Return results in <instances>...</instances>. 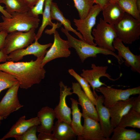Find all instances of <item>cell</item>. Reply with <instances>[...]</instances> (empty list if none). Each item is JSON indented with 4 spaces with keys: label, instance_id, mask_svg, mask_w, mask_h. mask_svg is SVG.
<instances>
[{
    "label": "cell",
    "instance_id": "31",
    "mask_svg": "<svg viewBox=\"0 0 140 140\" xmlns=\"http://www.w3.org/2000/svg\"><path fill=\"white\" fill-rule=\"evenodd\" d=\"M74 6L78 12L80 19L87 16L94 3V0H73Z\"/></svg>",
    "mask_w": 140,
    "mask_h": 140
},
{
    "label": "cell",
    "instance_id": "23",
    "mask_svg": "<svg viewBox=\"0 0 140 140\" xmlns=\"http://www.w3.org/2000/svg\"><path fill=\"white\" fill-rule=\"evenodd\" d=\"M51 20H57L63 25L65 29L68 31L72 32L82 41H85L84 38L79 32L73 29L71 26L70 21L64 16L63 13L59 9L57 3L52 2L51 6Z\"/></svg>",
    "mask_w": 140,
    "mask_h": 140
},
{
    "label": "cell",
    "instance_id": "2",
    "mask_svg": "<svg viewBox=\"0 0 140 140\" xmlns=\"http://www.w3.org/2000/svg\"><path fill=\"white\" fill-rule=\"evenodd\" d=\"M11 15V17L10 18L2 16L1 31H4L8 33L14 31L27 32L32 29H36L39 24V17L33 16L29 11L14 12Z\"/></svg>",
    "mask_w": 140,
    "mask_h": 140
},
{
    "label": "cell",
    "instance_id": "28",
    "mask_svg": "<svg viewBox=\"0 0 140 140\" xmlns=\"http://www.w3.org/2000/svg\"><path fill=\"white\" fill-rule=\"evenodd\" d=\"M1 3L5 4V10L11 15L16 12H27L29 9L24 0H1Z\"/></svg>",
    "mask_w": 140,
    "mask_h": 140
},
{
    "label": "cell",
    "instance_id": "16",
    "mask_svg": "<svg viewBox=\"0 0 140 140\" xmlns=\"http://www.w3.org/2000/svg\"><path fill=\"white\" fill-rule=\"evenodd\" d=\"M83 117L84 123L82 134L78 136V140H107L103 135L98 121L87 116Z\"/></svg>",
    "mask_w": 140,
    "mask_h": 140
},
{
    "label": "cell",
    "instance_id": "3",
    "mask_svg": "<svg viewBox=\"0 0 140 140\" xmlns=\"http://www.w3.org/2000/svg\"><path fill=\"white\" fill-rule=\"evenodd\" d=\"M67 38L69 48H73L75 50L82 62L89 57L96 58L99 54L105 55H111L117 59L118 62H121L122 58L114 52L90 44L85 41L78 40L72 36L68 31L63 27L61 29Z\"/></svg>",
    "mask_w": 140,
    "mask_h": 140
},
{
    "label": "cell",
    "instance_id": "40",
    "mask_svg": "<svg viewBox=\"0 0 140 140\" xmlns=\"http://www.w3.org/2000/svg\"><path fill=\"white\" fill-rule=\"evenodd\" d=\"M39 0H24L25 2L29 8H32Z\"/></svg>",
    "mask_w": 140,
    "mask_h": 140
},
{
    "label": "cell",
    "instance_id": "7",
    "mask_svg": "<svg viewBox=\"0 0 140 140\" xmlns=\"http://www.w3.org/2000/svg\"><path fill=\"white\" fill-rule=\"evenodd\" d=\"M56 29V28H52L50 30L46 29L45 31L48 34H54V41L43 59L41 64L43 67L53 60L59 58H67L71 54L67 41L62 39Z\"/></svg>",
    "mask_w": 140,
    "mask_h": 140
},
{
    "label": "cell",
    "instance_id": "29",
    "mask_svg": "<svg viewBox=\"0 0 140 140\" xmlns=\"http://www.w3.org/2000/svg\"><path fill=\"white\" fill-rule=\"evenodd\" d=\"M68 71L69 73L77 80L84 92L95 106L96 102V98L90 89V86L88 82L73 69H69Z\"/></svg>",
    "mask_w": 140,
    "mask_h": 140
},
{
    "label": "cell",
    "instance_id": "41",
    "mask_svg": "<svg viewBox=\"0 0 140 140\" xmlns=\"http://www.w3.org/2000/svg\"><path fill=\"white\" fill-rule=\"evenodd\" d=\"M4 7L0 5V12L1 13L4 17L7 18H10L11 17V15L7 12L4 9Z\"/></svg>",
    "mask_w": 140,
    "mask_h": 140
},
{
    "label": "cell",
    "instance_id": "14",
    "mask_svg": "<svg viewBox=\"0 0 140 140\" xmlns=\"http://www.w3.org/2000/svg\"><path fill=\"white\" fill-rule=\"evenodd\" d=\"M95 97L96 102L95 108L103 135L107 140H109L114 129L111 125L109 109L103 105V95H98L96 94Z\"/></svg>",
    "mask_w": 140,
    "mask_h": 140
},
{
    "label": "cell",
    "instance_id": "30",
    "mask_svg": "<svg viewBox=\"0 0 140 140\" xmlns=\"http://www.w3.org/2000/svg\"><path fill=\"white\" fill-rule=\"evenodd\" d=\"M136 0H119L117 2L125 13H128L134 18L140 20V12L136 4Z\"/></svg>",
    "mask_w": 140,
    "mask_h": 140
},
{
    "label": "cell",
    "instance_id": "22",
    "mask_svg": "<svg viewBox=\"0 0 140 140\" xmlns=\"http://www.w3.org/2000/svg\"><path fill=\"white\" fill-rule=\"evenodd\" d=\"M52 132L55 140L75 139L76 136L70 124L58 120L54 125Z\"/></svg>",
    "mask_w": 140,
    "mask_h": 140
},
{
    "label": "cell",
    "instance_id": "39",
    "mask_svg": "<svg viewBox=\"0 0 140 140\" xmlns=\"http://www.w3.org/2000/svg\"><path fill=\"white\" fill-rule=\"evenodd\" d=\"M94 3L99 5L102 9L109 3V0H94Z\"/></svg>",
    "mask_w": 140,
    "mask_h": 140
},
{
    "label": "cell",
    "instance_id": "37",
    "mask_svg": "<svg viewBox=\"0 0 140 140\" xmlns=\"http://www.w3.org/2000/svg\"><path fill=\"white\" fill-rule=\"evenodd\" d=\"M8 34V33L3 30L0 31V50L4 47L5 39Z\"/></svg>",
    "mask_w": 140,
    "mask_h": 140
},
{
    "label": "cell",
    "instance_id": "6",
    "mask_svg": "<svg viewBox=\"0 0 140 140\" xmlns=\"http://www.w3.org/2000/svg\"><path fill=\"white\" fill-rule=\"evenodd\" d=\"M35 30L32 29L27 32L14 31L8 33L3 48L5 53L8 55L32 44L36 38Z\"/></svg>",
    "mask_w": 140,
    "mask_h": 140
},
{
    "label": "cell",
    "instance_id": "15",
    "mask_svg": "<svg viewBox=\"0 0 140 140\" xmlns=\"http://www.w3.org/2000/svg\"><path fill=\"white\" fill-rule=\"evenodd\" d=\"M72 93L78 96L79 104L82 108V117L87 116L99 121V118L95 105L82 89L79 83L72 82Z\"/></svg>",
    "mask_w": 140,
    "mask_h": 140
},
{
    "label": "cell",
    "instance_id": "26",
    "mask_svg": "<svg viewBox=\"0 0 140 140\" xmlns=\"http://www.w3.org/2000/svg\"><path fill=\"white\" fill-rule=\"evenodd\" d=\"M53 0H45L44 5L45 8L43 12V19L41 25L39 27L37 33L36 34L35 38L38 39L41 37L43 32L48 25L52 26V28H59L61 24H56L53 23L51 21V6Z\"/></svg>",
    "mask_w": 140,
    "mask_h": 140
},
{
    "label": "cell",
    "instance_id": "42",
    "mask_svg": "<svg viewBox=\"0 0 140 140\" xmlns=\"http://www.w3.org/2000/svg\"><path fill=\"white\" fill-rule=\"evenodd\" d=\"M136 4L138 10L140 12V0H136Z\"/></svg>",
    "mask_w": 140,
    "mask_h": 140
},
{
    "label": "cell",
    "instance_id": "35",
    "mask_svg": "<svg viewBox=\"0 0 140 140\" xmlns=\"http://www.w3.org/2000/svg\"><path fill=\"white\" fill-rule=\"evenodd\" d=\"M37 137L38 140H55L52 133L39 132Z\"/></svg>",
    "mask_w": 140,
    "mask_h": 140
},
{
    "label": "cell",
    "instance_id": "44",
    "mask_svg": "<svg viewBox=\"0 0 140 140\" xmlns=\"http://www.w3.org/2000/svg\"><path fill=\"white\" fill-rule=\"evenodd\" d=\"M3 118H2V117H0V121L3 120Z\"/></svg>",
    "mask_w": 140,
    "mask_h": 140
},
{
    "label": "cell",
    "instance_id": "1",
    "mask_svg": "<svg viewBox=\"0 0 140 140\" xmlns=\"http://www.w3.org/2000/svg\"><path fill=\"white\" fill-rule=\"evenodd\" d=\"M44 56L29 62L8 61L0 63V70L12 75L18 81L20 88L27 89L45 78L46 71L41 65Z\"/></svg>",
    "mask_w": 140,
    "mask_h": 140
},
{
    "label": "cell",
    "instance_id": "24",
    "mask_svg": "<svg viewBox=\"0 0 140 140\" xmlns=\"http://www.w3.org/2000/svg\"><path fill=\"white\" fill-rule=\"evenodd\" d=\"M70 99L71 102L72 115L70 125L76 136H80L82 134L83 129V125L81 122L82 114L79 108V102L77 101L72 98Z\"/></svg>",
    "mask_w": 140,
    "mask_h": 140
},
{
    "label": "cell",
    "instance_id": "33",
    "mask_svg": "<svg viewBox=\"0 0 140 140\" xmlns=\"http://www.w3.org/2000/svg\"><path fill=\"white\" fill-rule=\"evenodd\" d=\"M38 125H35L29 128L22 134L15 136L16 140H38L36 136Z\"/></svg>",
    "mask_w": 140,
    "mask_h": 140
},
{
    "label": "cell",
    "instance_id": "10",
    "mask_svg": "<svg viewBox=\"0 0 140 140\" xmlns=\"http://www.w3.org/2000/svg\"><path fill=\"white\" fill-rule=\"evenodd\" d=\"M92 69L82 70L80 76L83 78L89 83L92 87L93 93L95 97L97 94L95 92L96 89L104 85L107 86L104 83L101 81L100 78L105 77L112 81H114L118 79H114L111 76L107 73L108 67L107 66H97L94 64L91 65Z\"/></svg>",
    "mask_w": 140,
    "mask_h": 140
},
{
    "label": "cell",
    "instance_id": "21",
    "mask_svg": "<svg viewBox=\"0 0 140 140\" xmlns=\"http://www.w3.org/2000/svg\"><path fill=\"white\" fill-rule=\"evenodd\" d=\"M102 11L104 20L113 25L121 20L125 13L117 2L109 3L102 9Z\"/></svg>",
    "mask_w": 140,
    "mask_h": 140
},
{
    "label": "cell",
    "instance_id": "8",
    "mask_svg": "<svg viewBox=\"0 0 140 140\" xmlns=\"http://www.w3.org/2000/svg\"><path fill=\"white\" fill-rule=\"evenodd\" d=\"M102 9L98 4L93 6L90 12L83 19H74V25L83 37L85 41L92 45L96 46L92 34V29L96 23L97 17Z\"/></svg>",
    "mask_w": 140,
    "mask_h": 140
},
{
    "label": "cell",
    "instance_id": "36",
    "mask_svg": "<svg viewBox=\"0 0 140 140\" xmlns=\"http://www.w3.org/2000/svg\"><path fill=\"white\" fill-rule=\"evenodd\" d=\"M131 109L140 114V95L136 97L134 103Z\"/></svg>",
    "mask_w": 140,
    "mask_h": 140
},
{
    "label": "cell",
    "instance_id": "17",
    "mask_svg": "<svg viewBox=\"0 0 140 140\" xmlns=\"http://www.w3.org/2000/svg\"><path fill=\"white\" fill-rule=\"evenodd\" d=\"M113 45L114 48L118 51V55L125 60L126 65L130 66L132 71L140 74V55L133 54L129 47L125 46L117 37L114 39Z\"/></svg>",
    "mask_w": 140,
    "mask_h": 140
},
{
    "label": "cell",
    "instance_id": "34",
    "mask_svg": "<svg viewBox=\"0 0 140 140\" xmlns=\"http://www.w3.org/2000/svg\"><path fill=\"white\" fill-rule=\"evenodd\" d=\"M45 0H39L37 3L29 11L33 16L39 17V15H42L43 8Z\"/></svg>",
    "mask_w": 140,
    "mask_h": 140
},
{
    "label": "cell",
    "instance_id": "45",
    "mask_svg": "<svg viewBox=\"0 0 140 140\" xmlns=\"http://www.w3.org/2000/svg\"><path fill=\"white\" fill-rule=\"evenodd\" d=\"M1 3V0H0V4Z\"/></svg>",
    "mask_w": 140,
    "mask_h": 140
},
{
    "label": "cell",
    "instance_id": "46",
    "mask_svg": "<svg viewBox=\"0 0 140 140\" xmlns=\"http://www.w3.org/2000/svg\"><path fill=\"white\" fill-rule=\"evenodd\" d=\"M0 31H1V27H0Z\"/></svg>",
    "mask_w": 140,
    "mask_h": 140
},
{
    "label": "cell",
    "instance_id": "12",
    "mask_svg": "<svg viewBox=\"0 0 140 140\" xmlns=\"http://www.w3.org/2000/svg\"><path fill=\"white\" fill-rule=\"evenodd\" d=\"M59 101L54 110L57 120L62 121L71 124V109L67 105L66 98L67 96L73 94L71 92L72 88L65 85L63 82H60Z\"/></svg>",
    "mask_w": 140,
    "mask_h": 140
},
{
    "label": "cell",
    "instance_id": "27",
    "mask_svg": "<svg viewBox=\"0 0 140 140\" xmlns=\"http://www.w3.org/2000/svg\"><path fill=\"white\" fill-rule=\"evenodd\" d=\"M118 126L140 129V114L131 109L122 117Z\"/></svg>",
    "mask_w": 140,
    "mask_h": 140
},
{
    "label": "cell",
    "instance_id": "4",
    "mask_svg": "<svg viewBox=\"0 0 140 140\" xmlns=\"http://www.w3.org/2000/svg\"><path fill=\"white\" fill-rule=\"evenodd\" d=\"M117 38L123 43L128 44L139 39L140 20L125 13L121 20L114 25Z\"/></svg>",
    "mask_w": 140,
    "mask_h": 140
},
{
    "label": "cell",
    "instance_id": "11",
    "mask_svg": "<svg viewBox=\"0 0 140 140\" xmlns=\"http://www.w3.org/2000/svg\"><path fill=\"white\" fill-rule=\"evenodd\" d=\"M18 82L9 88L0 102V117L6 119L11 113L23 107L19 103L18 92Z\"/></svg>",
    "mask_w": 140,
    "mask_h": 140
},
{
    "label": "cell",
    "instance_id": "32",
    "mask_svg": "<svg viewBox=\"0 0 140 140\" xmlns=\"http://www.w3.org/2000/svg\"><path fill=\"white\" fill-rule=\"evenodd\" d=\"M18 82L12 75L0 70V93L2 90L9 88Z\"/></svg>",
    "mask_w": 140,
    "mask_h": 140
},
{
    "label": "cell",
    "instance_id": "38",
    "mask_svg": "<svg viewBox=\"0 0 140 140\" xmlns=\"http://www.w3.org/2000/svg\"><path fill=\"white\" fill-rule=\"evenodd\" d=\"M8 59V55L5 52L3 48L0 50V63L1 62H5Z\"/></svg>",
    "mask_w": 140,
    "mask_h": 140
},
{
    "label": "cell",
    "instance_id": "9",
    "mask_svg": "<svg viewBox=\"0 0 140 140\" xmlns=\"http://www.w3.org/2000/svg\"><path fill=\"white\" fill-rule=\"evenodd\" d=\"M95 90L102 94L103 104L108 108L118 101L127 100L132 95L140 94V86L124 90L108 86H101Z\"/></svg>",
    "mask_w": 140,
    "mask_h": 140
},
{
    "label": "cell",
    "instance_id": "25",
    "mask_svg": "<svg viewBox=\"0 0 140 140\" xmlns=\"http://www.w3.org/2000/svg\"><path fill=\"white\" fill-rule=\"evenodd\" d=\"M109 140H140V133L135 129H128L117 126L113 130Z\"/></svg>",
    "mask_w": 140,
    "mask_h": 140
},
{
    "label": "cell",
    "instance_id": "18",
    "mask_svg": "<svg viewBox=\"0 0 140 140\" xmlns=\"http://www.w3.org/2000/svg\"><path fill=\"white\" fill-rule=\"evenodd\" d=\"M136 97L118 101L109 108L111 123L113 129L117 126L121 119L131 109Z\"/></svg>",
    "mask_w": 140,
    "mask_h": 140
},
{
    "label": "cell",
    "instance_id": "43",
    "mask_svg": "<svg viewBox=\"0 0 140 140\" xmlns=\"http://www.w3.org/2000/svg\"><path fill=\"white\" fill-rule=\"evenodd\" d=\"M119 0H109V3H113L117 2Z\"/></svg>",
    "mask_w": 140,
    "mask_h": 140
},
{
    "label": "cell",
    "instance_id": "19",
    "mask_svg": "<svg viewBox=\"0 0 140 140\" xmlns=\"http://www.w3.org/2000/svg\"><path fill=\"white\" fill-rule=\"evenodd\" d=\"M40 121L37 116L25 119L24 115L21 117L10 129L9 131L0 140H4L10 138H14L20 135L31 127L35 125H38Z\"/></svg>",
    "mask_w": 140,
    "mask_h": 140
},
{
    "label": "cell",
    "instance_id": "20",
    "mask_svg": "<svg viewBox=\"0 0 140 140\" xmlns=\"http://www.w3.org/2000/svg\"><path fill=\"white\" fill-rule=\"evenodd\" d=\"M37 116L40 122L37 127V132L51 133L56 118L54 110L47 106L43 107L38 112Z\"/></svg>",
    "mask_w": 140,
    "mask_h": 140
},
{
    "label": "cell",
    "instance_id": "5",
    "mask_svg": "<svg viewBox=\"0 0 140 140\" xmlns=\"http://www.w3.org/2000/svg\"><path fill=\"white\" fill-rule=\"evenodd\" d=\"M92 34L98 47L114 52L115 51L113 43L117 36L114 25L101 18L96 28L93 29Z\"/></svg>",
    "mask_w": 140,
    "mask_h": 140
},
{
    "label": "cell",
    "instance_id": "13",
    "mask_svg": "<svg viewBox=\"0 0 140 140\" xmlns=\"http://www.w3.org/2000/svg\"><path fill=\"white\" fill-rule=\"evenodd\" d=\"M38 40L35 38L34 42L25 48L17 50L11 52L8 55V60L17 62L27 55H33L37 58L45 55L47 49L51 47L52 44H41L38 43Z\"/></svg>",
    "mask_w": 140,
    "mask_h": 140
}]
</instances>
